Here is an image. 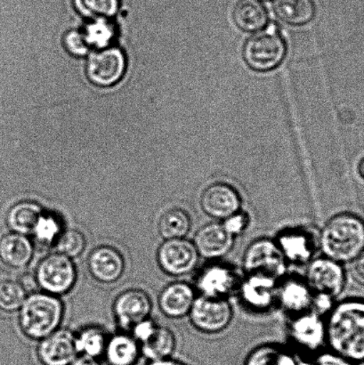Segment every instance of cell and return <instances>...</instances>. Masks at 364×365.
Masks as SVG:
<instances>
[{
  "instance_id": "obj_1",
  "label": "cell",
  "mask_w": 364,
  "mask_h": 365,
  "mask_svg": "<svg viewBox=\"0 0 364 365\" xmlns=\"http://www.w3.org/2000/svg\"><path fill=\"white\" fill-rule=\"evenodd\" d=\"M326 324L331 351L353 363H364V300L348 299L335 304Z\"/></svg>"
},
{
  "instance_id": "obj_2",
  "label": "cell",
  "mask_w": 364,
  "mask_h": 365,
  "mask_svg": "<svg viewBox=\"0 0 364 365\" xmlns=\"http://www.w3.org/2000/svg\"><path fill=\"white\" fill-rule=\"evenodd\" d=\"M318 243L323 256L350 264L364 252V221L354 213L334 215L321 230Z\"/></svg>"
},
{
  "instance_id": "obj_3",
  "label": "cell",
  "mask_w": 364,
  "mask_h": 365,
  "mask_svg": "<svg viewBox=\"0 0 364 365\" xmlns=\"http://www.w3.org/2000/svg\"><path fill=\"white\" fill-rule=\"evenodd\" d=\"M64 306L59 297L44 292L28 294L19 309V327L25 337L41 341L58 330Z\"/></svg>"
},
{
  "instance_id": "obj_4",
  "label": "cell",
  "mask_w": 364,
  "mask_h": 365,
  "mask_svg": "<svg viewBox=\"0 0 364 365\" xmlns=\"http://www.w3.org/2000/svg\"><path fill=\"white\" fill-rule=\"evenodd\" d=\"M249 37L242 48V58L249 69L269 73L283 63L287 56V42L276 27Z\"/></svg>"
},
{
  "instance_id": "obj_5",
  "label": "cell",
  "mask_w": 364,
  "mask_h": 365,
  "mask_svg": "<svg viewBox=\"0 0 364 365\" xmlns=\"http://www.w3.org/2000/svg\"><path fill=\"white\" fill-rule=\"evenodd\" d=\"M241 280V277L234 266L221 260H212L197 271L194 287L198 296L228 299L236 295Z\"/></svg>"
},
{
  "instance_id": "obj_6",
  "label": "cell",
  "mask_w": 364,
  "mask_h": 365,
  "mask_svg": "<svg viewBox=\"0 0 364 365\" xmlns=\"http://www.w3.org/2000/svg\"><path fill=\"white\" fill-rule=\"evenodd\" d=\"M34 274L42 292L57 297L70 292L78 278L77 268L73 259L59 252L43 257Z\"/></svg>"
},
{
  "instance_id": "obj_7",
  "label": "cell",
  "mask_w": 364,
  "mask_h": 365,
  "mask_svg": "<svg viewBox=\"0 0 364 365\" xmlns=\"http://www.w3.org/2000/svg\"><path fill=\"white\" fill-rule=\"evenodd\" d=\"M288 267L274 239H256L249 243L242 257L244 274H264L280 281L286 277Z\"/></svg>"
},
{
  "instance_id": "obj_8",
  "label": "cell",
  "mask_w": 364,
  "mask_h": 365,
  "mask_svg": "<svg viewBox=\"0 0 364 365\" xmlns=\"http://www.w3.org/2000/svg\"><path fill=\"white\" fill-rule=\"evenodd\" d=\"M279 281L269 275L252 273L241 277L236 295L245 309L254 314H266L277 306Z\"/></svg>"
},
{
  "instance_id": "obj_9",
  "label": "cell",
  "mask_w": 364,
  "mask_h": 365,
  "mask_svg": "<svg viewBox=\"0 0 364 365\" xmlns=\"http://www.w3.org/2000/svg\"><path fill=\"white\" fill-rule=\"evenodd\" d=\"M188 317L196 331L203 334H217L230 327L234 309L229 299L197 296Z\"/></svg>"
},
{
  "instance_id": "obj_10",
  "label": "cell",
  "mask_w": 364,
  "mask_h": 365,
  "mask_svg": "<svg viewBox=\"0 0 364 365\" xmlns=\"http://www.w3.org/2000/svg\"><path fill=\"white\" fill-rule=\"evenodd\" d=\"M156 257L160 269L172 277L192 274L201 259L194 242L187 238L164 240Z\"/></svg>"
},
{
  "instance_id": "obj_11",
  "label": "cell",
  "mask_w": 364,
  "mask_h": 365,
  "mask_svg": "<svg viewBox=\"0 0 364 365\" xmlns=\"http://www.w3.org/2000/svg\"><path fill=\"white\" fill-rule=\"evenodd\" d=\"M287 334L295 349L304 353L316 352L326 344V317L312 309L291 317Z\"/></svg>"
},
{
  "instance_id": "obj_12",
  "label": "cell",
  "mask_w": 364,
  "mask_h": 365,
  "mask_svg": "<svg viewBox=\"0 0 364 365\" xmlns=\"http://www.w3.org/2000/svg\"><path fill=\"white\" fill-rule=\"evenodd\" d=\"M306 281L313 294H323L336 299L345 285L343 264L326 256L315 257L308 264Z\"/></svg>"
},
{
  "instance_id": "obj_13",
  "label": "cell",
  "mask_w": 364,
  "mask_h": 365,
  "mask_svg": "<svg viewBox=\"0 0 364 365\" xmlns=\"http://www.w3.org/2000/svg\"><path fill=\"white\" fill-rule=\"evenodd\" d=\"M199 205L207 216L221 222L242 210V198L229 182H216L203 190Z\"/></svg>"
},
{
  "instance_id": "obj_14",
  "label": "cell",
  "mask_w": 364,
  "mask_h": 365,
  "mask_svg": "<svg viewBox=\"0 0 364 365\" xmlns=\"http://www.w3.org/2000/svg\"><path fill=\"white\" fill-rule=\"evenodd\" d=\"M127 63L119 48H107L99 50L89 57L87 75L93 84L99 87H110L124 76Z\"/></svg>"
},
{
  "instance_id": "obj_15",
  "label": "cell",
  "mask_w": 364,
  "mask_h": 365,
  "mask_svg": "<svg viewBox=\"0 0 364 365\" xmlns=\"http://www.w3.org/2000/svg\"><path fill=\"white\" fill-rule=\"evenodd\" d=\"M151 298L140 289H130L120 293L113 302V316L124 331H132L135 325L148 319L151 314Z\"/></svg>"
},
{
  "instance_id": "obj_16",
  "label": "cell",
  "mask_w": 364,
  "mask_h": 365,
  "mask_svg": "<svg viewBox=\"0 0 364 365\" xmlns=\"http://www.w3.org/2000/svg\"><path fill=\"white\" fill-rule=\"evenodd\" d=\"M76 334L58 329L38 341L37 356L41 365H71L78 356Z\"/></svg>"
},
{
  "instance_id": "obj_17",
  "label": "cell",
  "mask_w": 364,
  "mask_h": 365,
  "mask_svg": "<svg viewBox=\"0 0 364 365\" xmlns=\"http://www.w3.org/2000/svg\"><path fill=\"white\" fill-rule=\"evenodd\" d=\"M274 240L288 264L304 266L315 259V237L305 228H285Z\"/></svg>"
},
{
  "instance_id": "obj_18",
  "label": "cell",
  "mask_w": 364,
  "mask_h": 365,
  "mask_svg": "<svg viewBox=\"0 0 364 365\" xmlns=\"http://www.w3.org/2000/svg\"><path fill=\"white\" fill-rule=\"evenodd\" d=\"M235 240L220 221L203 225L195 232L192 242L199 257L206 260H221L231 252L235 245Z\"/></svg>"
},
{
  "instance_id": "obj_19",
  "label": "cell",
  "mask_w": 364,
  "mask_h": 365,
  "mask_svg": "<svg viewBox=\"0 0 364 365\" xmlns=\"http://www.w3.org/2000/svg\"><path fill=\"white\" fill-rule=\"evenodd\" d=\"M125 267L126 264L123 254L113 246L96 247L88 257L89 274L100 284H115L123 277Z\"/></svg>"
},
{
  "instance_id": "obj_20",
  "label": "cell",
  "mask_w": 364,
  "mask_h": 365,
  "mask_svg": "<svg viewBox=\"0 0 364 365\" xmlns=\"http://www.w3.org/2000/svg\"><path fill=\"white\" fill-rule=\"evenodd\" d=\"M313 292L305 278L285 277L279 281L277 306L290 317L312 309Z\"/></svg>"
},
{
  "instance_id": "obj_21",
  "label": "cell",
  "mask_w": 364,
  "mask_h": 365,
  "mask_svg": "<svg viewBox=\"0 0 364 365\" xmlns=\"http://www.w3.org/2000/svg\"><path fill=\"white\" fill-rule=\"evenodd\" d=\"M197 296L194 286L188 282H171L160 293L158 304L160 312L170 319H182L189 316Z\"/></svg>"
},
{
  "instance_id": "obj_22",
  "label": "cell",
  "mask_w": 364,
  "mask_h": 365,
  "mask_svg": "<svg viewBox=\"0 0 364 365\" xmlns=\"http://www.w3.org/2000/svg\"><path fill=\"white\" fill-rule=\"evenodd\" d=\"M304 352L278 344H264L253 349L244 365H311Z\"/></svg>"
},
{
  "instance_id": "obj_23",
  "label": "cell",
  "mask_w": 364,
  "mask_h": 365,
  "mask_svg": "<svg viewBox=\"0 0 364 365\" xmlns=\"http://www.w3.org/2000/svg\"><path fill=\"white\" fill-rule=\"evenodd\" d=\"M34 252V242L27 235L10 232L0 239V261L13 269L27 267Z\"/></svg>"
},
{
  "instance_id": "obj_24",
  "label": "cell",
  "mask_w": 364,
  "mask_h": 365,
  "mask_svg": "<svg viewBox=\"0 0 364 365\" xmlns=\"http://www.w3.org/2000/svg\"><path fill=\"white\" fill-rule=\"evenodd\" d=\"M138 343L142 356L150 361L170 359L177 348L174 332L157 324Z\"/></svg>"
},
{
  "instance_id": "obj_25",
  "label": "cell",
  "mask_w": 364,
  "mask_h": 365,
  "mask_svg": "<svg viewBox=\"0 0 364 365\" xmlns=\"http://www.w3.org/2000/svg\"><path fill=\"white\" fill-rule=\"evenodd\" d=\"M141 356L137 339L125 331L109 337L103 355L108 365H137Z\"/></svg>"
},
{
  "instance_id": "obj_26",
  "label": "cell",
  "mask_w": 364,
  "mask_h": 365,
  "mask_svg": "<svg viewBox=\"0 0 364 365\" xmlns=\"http://www.w3.org/2000/svg\"><path fill=\"white\" fill-rule=\"evenodd\" d=\"M45 210L33 200H21L7 211L6 222L11 232L31 235L36 223Z\"/></svg>"
},
{
  "instance_id": "obj_27",
  "label": "cell",
  "mask_w": 364,
  "mask_h": 365,
  "mask_svg": "<svg viewBox=\"0 0 364 365\" xmlns=\"http://www.w3.org/2000/svg\"><path fill=\"white\" fill-rule=\"evenodd\" d=\"M233 20L240 30L255 32L269 24V13L259 0H239L233 10Z\"/></svg>"
},
{
  "instance_id": "obj_28",
  "label": "cell",
  "mask_w": 364,
  "mask_h": 365,
  "mask_svg": "<svg viewBox=\"0 0 364 365\" xmlns=\"http://www.w3.org/2000/svg\"><path fill=\"white\" fill-rule=\"evenodd\" d=\"M274 11L285 24L302 26L315 18L316 6L313 0H276Z\"/></svg>"
},
{
  "instance_id": "obj_29",
  "label": "cell",
  "mask_w": 364,
  "mask_h": 365,
  "mask_svg": "<svg viewBox=\"0 0 364 365\" xmlns=\"http://www.w3.org/2000/svg\"><path fill=\"white\" fill-rule=\"evenodd\" d=\"M191 230L190 215L181 207H171L160 217L158 232L164 240L185 238Z\"/></svg>"
},
{
  "instance_id": "obj_30",
  "label": "cell",
  "mask_w": 364,
  "mask_h": 365,
  "mask_svg": "<svg viewBox=\"0 0 364 365\" xmlns=\"http://www.w3.org/2000/svg\"><path fill=\"white\" fill-rule=\"evenodd\" d=\"M78 355L99 359L105 355L109 336L105 329L100 327H88L75 336Z\"/></svg>"
},
{
  "instance_id": "obj_31",
  "label": "cell",
  "mask_w": 364,
  "mask_h": 365,
  "mask_svg": "<svg viewBox=\"0 0 364 365\" xmlns=\"http://www.w3.org/2000/svg\"><path fill=\"white\" fill-rule=\"evenodd\" d=\"M63 231V222L58 215L45 210L39 217L31 235L33 236L37 245L49 247L55 245Z\"/></svg>"
},
{
  "instance_id": "obj_32",
  "label": "cell",
  "mask_w": 364,
  "mask_h": 365,
  "mask_svg": "<svg viewBox=\"0 0 364 365\" xmlns=\"http://www.w3.org/2000/svg\"><path fill=\"white\" fill-rule=\"evenodd\" d=\"M83 34L89 46L101 50L109 48L115 37V29L107 18H96L88 24Z\"/></svg>"
},
{
  "instance_id": "obj_33",
  "label": "cell",
  "mask_w": 364,
  "mask_h": 365,
  "mask_svg": "<svg viewBox=\"0 0 364 365\" xmlns=\"http://www.w3.org/2000/svg\"><path fill=\"white\" fill-rule=\"evenodd\" d=\"M27 296V292L18 281L0 282V311L5 313L17 312Z\"/></svg>"
},
{
  "instance_id": "obj_34",
  "label": "cell",
  "mask_w": 364,
  "mask_h": 365,
  "mask_svg": "<svg viewBox=\"0 0 364 365\" xmlns=\"http://www.w3.org/2000/svg\"><path fill=\"white\" fill-rule=\"evenodd\" d=\"M53 246L56 249V252L73 259L84 252L87 247V240L85 235L77 229H64Z\"/></svg>"
},
{
  "instance_id": "obj_35",
  "label": "cell",
  "mask_w": 364,
  "mask_h": 365,
  "mask_svg": "<svg viewBox=\"0 0 364 365\" xmlns=\"http://www.w3.org/2000/svg\"><path fill=\"white\" fill-rule=\"evenodd\" d=\"M78 13L85 17L109 18L116 14L119 0H73Z\"/></svg>"
},
{
  "instance_id": "obj_36",
  "label": "cell",
  "mask_w": 364,
  "mask_h": 365,
  "mask_svg": "<svg viewBox=\"0 0 364 365\" xmlns=\"http://www.w3.org/2000/svg\"><path fill=\"white\" fill-rule=\"evenodd\" d=\"M251 216L245 210H241L237 213L232 215L226 220L221 221L224 229L233 235L234 238L239 237L244 234L251 225Z\"/></svg>"
},
{
  "instance_id": "obj_37",
  "label": "cell",
  "mask_w": 364,
  "mask_h": 365,
  "mask_svg": "<svg viewBox=\"0 0 364 365\" xmlns=\"http://www.w3.org/2000/svg\"><path fill=\"white\" fill-rule=\"evenodd\" d=\"M64 46L71 55L84 56L87 55L90 46L88 44L83 34L76 31L68 32L64 36Z\"/></svg>"
},
{
  "instance_id": "obj_38",
  "label": "cell",
  "mask_w": 364,
  "mask_h": 365,
  "mask_svg": "<svg viewBox=\"0 0 364 365\" xmlns=\"http://www.w3.org/2000/svg\"><path fill=\"white\" fill-rule=\"evenodd\" d=\"M311 365H355V364L329 351L319 354L315 359L312 360Z\"/></svg>"
},
{
  "instance_id": "obj_39",
  "label": "cell",
  "mask_w": 364,
  "mask_h": 365,
  "mask_svg": "<svg viewBox=\"0 0 364 365\" xmlns=\"http://www.w3.org/2000/svg\"><path fill=\"white\" fill-rule=\"evenodd\" d=\"M350 274L356 284L364 286V252L350 263Z\"/></svg>"
},
{
  "instance_id": "obj_40",
  "label": "cell",
  "mask_w": 364,
  "mask_h": 365,
  "mask_svg": "<svg viewBox=\"0 0 364 365\" xmlns=\"http://www.w3.org/2000/svg\"><path fill=\"white\" fill-rule=\"evenodd\" d=\"M18 282L24 289V291L27 292L28 295L37 292L39 289L37 279H36L34 274L24 273L19 277Z\"/></svg>"
},
{
  "instance_id": "obj_41",
  "label": "cell",
  "mask_w": 364,
  "mask_h": 365,
  "mask_svg": "<svg viewBox=\"0 0 364 365\" xmlns=\"http://www.w3.org/2000/svg\"><path fill=\"white\" fill-rule=\"evenodd\" d=\"M71 365H102L98 359L84 356H78Z\"/></svg>"
},
{
  "instance_id": "obj_42",
  "label": "cell",
  "mask_w": 364,
  "mask_h": 365,
  "mask_svg": "<svg viewBox=\"0 0 364 365\" xmlns=\"http://www.w3.org/2000/svg\"><path fill=\"white\" fill-rule=\"evenodd\" d=\"M148 365H187L184 363L178 362V361H175L170 359H162V360H157V361H151Z\"/></svg>"
},
{
  "instance_id": "obj_43",
  "label": "cell",
  "mask_w": 364,
  "mask_h": 365,
  "mask_svg": "<svg viewBox=\"0 0 364 365\" xmlns=\"http://www.w3.org/2000/svg\"><path fill=\"white\" fill-rule=\"evenodd\" d=\"M358 173H359L360 176H361L363 180H364V157L361 160V162H360V163H359Z\"/></svg>"
}]
</instances>
